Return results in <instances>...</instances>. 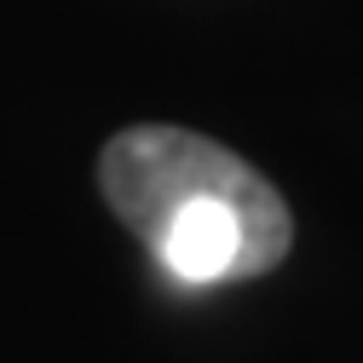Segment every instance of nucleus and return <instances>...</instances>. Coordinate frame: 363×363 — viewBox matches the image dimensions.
Listing matches in <instances>:
<instances>
[{"label": "nucleus", "instance_id": "f257e3e1", "mask_svg": "<svg viewBox=\"0 0 363 363\" xmlns=\"http://www.w3.org/2000/svg\"><path fill=\"white\" fill-rule=\"evenodd\" d=\"M99 191L179 283H242L294 248V213L271 179L191 127H121L99 150Z\"/></svg>", "mask_w": 363, "mask_h": 363}]
</instances>
